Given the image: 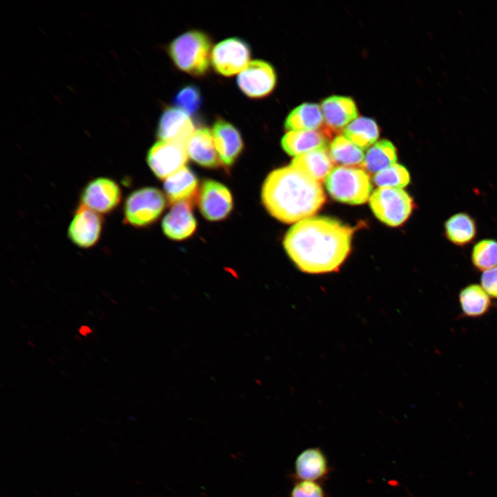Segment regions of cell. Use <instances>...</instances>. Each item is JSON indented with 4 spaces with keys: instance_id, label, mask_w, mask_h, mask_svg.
Segmentation results:
<instances>
[{
    "instance_id": "cell-19",
    "label": "cell",
    "mask_w": 497,
    "mask_h": 497,
    "mask_svg": "<svg viewBox=\"0 0 497 497\" xmlns=\"http://www.w3.org/2000/svg\"><path fill=\"white\" fill-rule=\"evenodd\" d=\"M331 132L324 130L289 131L282 138L281 144L286 153L295 157L326 147Z\"/></svg>"
},
{
    "instance_id": "cell-27",
    "label": "cell",
    "mask_w": 497,
    "mask_h": 497,
    "mask_svg": "<svg viewBox=\"0 0 497 497\" xmlns=\"http://www.w3.org/2000/svg\"><path fill=\"white\" fill-rule=\"evenodd\" d=\"M329 152L333 162L342 166H362L364 159L362 149L344 135H338L332 140Z\"/></svg>"
},
{
    "instance_id": "cell-9",
    "label": "cell",
    "mask_w": 497,
    "mask_h": 497,
    "mask_svg": "<svg viewBox=\"0 0 497 497\" xmlns=\"http://www.w3.org/2000/svg\"><path fill=\"white\" fill-rule=\"evenodd\" d=\"M121 200V191L113 179L100 177L90 181L80 195V204L99 214L115 211Z\"/></svg>"
},
{
    "instance_id": "cell-6",
    "label": "cell",
    "mask_w": 497,
    "mask_h": 497,
    "mask_svg": "<svg viewBox=\"0 0 497 497\" xmlns=\"http://www.w3.org/2000/svg\"><path fill=\"white\" fill-rule=\"evenodd\" d=\"M369 202L375 215L391 226L404 224L415 208L412 197L401 188H378L370 196Z\"/></svg>"
},
{
    "instance_id": "cell-26",
    "label": "cell",
    "mask_w": 497,
    "mask_h": 497,
    "mask_svg": "<svg viewBox=\"0 0 497 497\" xmlns=\"http://www.w3.org/2000/svg\"><path fill=\"white\" fill-rule=\"evenodd\" d=\"M344 136L361 149L371 147L379 137L376 122L367 117H357L344 130Z\"/></svg>"
},
{
    "instance_id": "cell-17",
    "label": "cell",
    "mask_w": 497,
    "mask_h": 497,
    "mask_svg": "<svg viewBox=\"0 0 497 497\" xmlns=\"http://www.w3.org/2000/svg\"><path fill=\"white\" fill-rule=\"evenodd\" d=\"M188 157L197 164L216 168L221 164L212 131L207 128L195 130L186 144Z\"/></svg>"
},
{
    "instance_id": "cell-5",
    "label": "cell",
    "mask_w": 497,
    "mask_h": 497,
    "mask_svg": "<svg viewBox=\"0 0 497 497\" xmlns=\"http://www.w3.org/2000/svg\"><path fill=\"white\" fill-rule=\"evenodd\" d=\"M162 192L153 187L135 190L126 197L124 205V222L134 227H146L154 223L166 206Z\"/></svg>"
},
{
    "instance_id": "cell-30",
    "label": "cell",
    "mask_w": 497,
    "mask_h": 497,
    "mask_svg": "<svg viewBox=\"0 0 497 497\" xmlns=\"http://www.w3.org/2000/svg\"><path fill=\"white\" fill-rule=\"evenodd\" d=\"M174 103L177 108L189 115L195 113L202 104L199 88L194 85H187L182 88L175 95Z\"/></svg>"
},
{
    "instance_id": "cell-22",
    "label": "cell",
    "mask_w": 497,
    "mask_h": 497,
    "mask_svg": "<svg viewBox=\"0 0 497 497\" xmlns=\"http://www.w3.org/2000/svg\"><path fill=\"white\" fill-rule=\"evenodd\" d=\"M444 235L452 244L463 247L474 241L478 235L476 220L466 212L449 217L443 224Z\"/></svg>"
},
{
    "instance_id": "cell-14",
    "label": "cell",
    "mask_w": 497,
    "mask_h": 497,
    "mask_svg": "<svg viewBox=\"0 0 497 497\" xmlns=\"http://www.w3.org/2000/svg\"><path fill=\"white\" fill-rule=\"evenodd\" d=\"M212 133L221 162L226 166H231L244 148L240 132L231 123L218 119L213 124Z\"/></svg>"
},
{
    "instance_id": "cell-28",
    "label": "cell",
    "mask_w": 497,
    "mask_h": 497,
    "mask_svg": "<svg viewBox=\"0 0 497 497\" xmlns=\"http://www.w3.org/2000/svg\"><path fill=\"white\" fill-rule=\"evenodd\" d=\"M475 269L484 272L497 266V240L486 238L477 242L471 251Z\"/></svg>"
},
{
    "instance_id": "cell-7",
    "label": "cell",
    "mask_w": 497,
    "mask_h": 497,
    "mask_svg": "<svg viewBox=\"0 0 497 497\" xmlns=\"http://www.w3.org/2000/svg\"><path fill=\"white\" fill-rule=\"evenodd\" d=\"M188 157L186 144L159 141L148 150L146 160L155 176L166 179L185 166Z\"/></svg>"
},
{
    "instance_id": "cell-8",
    "label": "cell",
    "mask_w": 497,
    "mask_h": 497,
    "mask_svg": "<svg viewBox=\"0 0 497 497\" xmlns=\"http://www.w3.org/2000/svg\"><path fill=\"white\" fill-rule=\"evenodd\" d=\"M251 50L239 38H228L218 43L212 50L211 61L220 75L230 77L240 73L248 64Z\"/></svg>"
},
{
    "instance_id": "cell-23",
    "label": "cell",
    "mask_w": 497,
    "mask_h": 497,
    "mask_svg": "<svg viewBox=\"0 0 497 497\" xmlns=\"http://www.w3.org/2000/svg\"><path fill=\"white\" fill-rule=\"evenodd\" d=\"M323 121L321 108L318 104L304 103L288 115L284 127L290 131L316 130L322 125Z\"/></svg>"
},
{
    "instance_id": "cell-1",
    "label": "cell",
    "mask_w": 497,
    "mask_h": 497,
    "mask_svg": "<svg viewBox=\"0 0 497 497\" xmlns=\"http://www.w3.org/2000/svg\"><path fill=\"white\" fill-rule=\"evenodd\" d=\"M353 228L329 217H311L287 231L284 247L302 271L323 273L337 271L351 250Z\"/></svg>"
},
{
    "instance_id": "cell-13",
    "label": "cell",
    "mask_w": 497,
    "mask_h": 497,
    "mask_svg": "<svg viewBox=\"0 0 497 497\" xmlns=\"http://www.w3.org/2000/svg\"><path fill=\"white\" fill-rule=\"evenodd\" d=\"M195 130L193 122L188 114L177 107H170L160 117L157 136L159 141L187 144Z\"/></svg>"
},
{
    "instance_id": "cell-2",
    "label": "cell",
    "mask_w": 497,
    "mask_h": 497,
    "mask_svg": "<svg viewBox=\"0 0 497 497\" xmlns=\"http://www.w3.org/2000/svg\"><path fill=\"white\" fill-rule=\"evenodd\" d=\"M261 196L269 213L288 224L311 217L325 201L320 183L292 166L273 170L264 182Z\"/></svg>"
},
{
    "instance_id": "cell-4",
    "label": "cell",
    "mask_w": 497,
    "mask_h": 497,
    "mask_svg": "<svg viewBox=\"0 0 497 497\" xmlns=\"http://www.w3.org/2000/svg\"><path fill=\"white\" fill-rule=\"evenodd\" d=\"M326 188L335 199L349 204H361L370 197L372 186L363 169L335 167L325 179Z\"/></svg>"
},
{
    "instance_id": "cell-21",
    "label": "cell",
    "mask_w": 497,
    "mask_h": 497,
    "mask_svg": "<svg viewBox=\"0 0 497 497\" xmlns=\"http://www.w3.org/2000/svg\"><path fill=\"white\" fill-rule=\"evenodd\" d=\"M327 459L323 451L317 447L302 451L295 462V476L299 480H322L329 474Z\"/></svg>"
},
{
    "instance_id": "cell-32",
    "label": "cell",
    "mask_w": 497,
    "mask_h": 497,
    "mask_svg": "<svg viewBox=\"0 0 497 497\" xmlns=\"http://www.w3.org/2000/svg\"><path fill=\"white\" fill-rule=\"evenodd\" d=\"M480 285L490 298L497 300V266L483 272Z\"/></svg>"
},
{
    "instance_id": "cell-12",
    "label": "cell",
    "mask_w": 497,
    "mask_h": 497,
    "mask_svg": "<svg viewBox=\"0 0 497 497\" xmlns=\"http://www.w3.org/2000/svg\"><path fill=\"white\" fill-rule=\"evenodd\" d=\"M103 222L100 214L79 204L68 226V236L78 247L91 248L100 239Z\"/></svg>"
},
{
    "instance_id": "cell-11",
    "label": "cell",
    "mask_w": 497,
    "mask_h": 497,
    "mask_svg": "<svg viewBox=\"0 0 497 497\" xmlns=\"http://www.w3.org/2000/svg\"><path fill=\"white\" fill-rule=\"evenodd\" d=\"M231 193L224 184L212 179L203 182L198 194V206L209 221L225 219L233 209Z\"/></svg>"
},
{
    "instance_id": "cell-20",
    "label": "cell",
    "mask_w": 497,
    "mask_h": 497,
    "mask_svg": "<svg viewBox=\"0 0 497 497\" xmlns=\"http://www.w3.org/2000/svg\"><path fill=\"white\" fill-rule=\"evenodd\" d=\"M291 166L320 182L333 170L334 162L326 146L295 157Z\"/></svg>"
},
{
    "instance_id": "cell-25",
    "label": "cell",
    "mask_w": 497,
    "mask_h": 497,
    "mask_svg": "<svg viewBox=\"0 0 497 497\" xmlns=\"http://www.w3.org/2000/svg\"><path fill=\"white\" fill-rule=\"evenodd\" d=\"M397 151L394 145L387 139H382L371 146L367 153L362 167L371 173H378L395 164Z\"/></svg>"
},
{
    "instance_id": "cell-15",
    "label": "cell",
    "mask_w": 497,
    "mask_h": 497,
    "mask_svg": "<svg viewBox=\"0 0 497 497\" xmlns=\"http://www.w3.org/2000/svg\"><path fill=\"white\" fill-rule=\"evenodd\" d=\"M192 204L180 202L174 204L162 220L164 233L175 240H182L191 237L197 228V222L193 214Z\"/></svg>"
},
{
    "instance_id": "cell-18",
    "label": "cell",
    "mask_w": 497,
    "mask_h": 497,
    "mask_svg": "<svg viewBox=\"0 0 497 497\" xmlns=\"http://www.w3.org/2000/svg\"><path fill=\"white\" fill-rule=\"evenodd\" d=\"M164 188L170 204L193 203L198 192V180L192 170L184 166L165 179Z\"/></svg>"
},
{
    "instance_id": "cell-24",
    "label": "cell",
    "mask_w": 497,
    "mask_h": 497,
    "mask_svg": "<svg viewBox=\"0 0 497 497\" xmlns=\"http://www.w3.org/2000/svg\"><path fill=\"white\" fill-rule=\"evenodd\" d=\"M458 300L463 315L470 318L485 315L491 304L489 295L478 284H471L462 288L459 293Z\"/></svg>"
},
{
    "instance_id": "cell-29",
    "label": "cell",
    "mask_w": 497,
    "mask_h": 497,
    "mask_svg": "<svg viewBox=\"0 0 497 497\" xmlns=\"http://www.w3.org/2000/svg\"><path fill=\"white\" fill-rule=\"evenodd\" d=\"M410 181L409 170L404 166L397 163L375 174L373 177V182L380 188L402 189L407 186Z\"/></svg>"
},
{
    "instance_id": "cell-16",
    "label": "cell",
    "mask_w": 497,
    "mask_h": 497,
    "mask_svg": "<svg viewBox=\"0 0 497 497\" xmlns=\"http://www.w3.org/2000/svg\"><path fill=\"white\" fill-rule=\"evenodd\" d=\"M320 108L331 132L345 128L358 115L354 101L345 96H330L322 101Z\"/></svg>"
},
{
    "instance_id": "cell-10",
    "label": "cell",
    "mask_w": 497,
    "mask_h": 497,
    "mask_svg": "<svg viewBox=\"0 0 497 497\" xmlns=\"http://www.w3.org/2000/svg\"><path fill=\"white\" fill-rule=\"evenodd\" d=\"M277 76L273 67L268 62L254 60L238 75L237 85L248 97L262 98L275 88Z\"/></svg>"
},
{
    "instance_id": "cell-3",
    "label": "cell",
    "mask_w": 497,
    "mask_h": 497,
    "mask_svg": "<svg viewBox=\"0 0 497 497\" xmlns=\"http://www.w3.org/2000/svg\"><path fill=\"white\" fill-rule=\"evenodd\" d=\"M211 46V39L206 33L191 30L175 38L168 46V53L179 70L199 77L208 71Z\"/></svg>"
},
{
    "instance_id": "cell-31",
    "label": "cell",
    "mask_w": 497,
    "mask_h": 497,
    "mask_svg": "<svg viewBox=\"0 0 497 497\" xmlns=\"http://www.w3.org/2000/svg\"><path fill=\"white\" fill-rule=\"evenodd\" d=\"M291 497H325V494L318 482L299 480L292 489Z\"/></svg>"
}]
</instances>
